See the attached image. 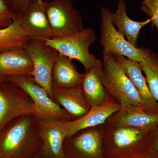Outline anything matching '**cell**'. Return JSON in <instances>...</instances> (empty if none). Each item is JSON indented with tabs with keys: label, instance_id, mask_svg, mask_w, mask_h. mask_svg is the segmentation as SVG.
Instances as JSON below:
<instances>
[{
	"label": "cell",
	"instance_id": "cell-13",
	"mask_svg": "<svg viewBox=\"0 0 158 158\" xmlns=\"http://www.w3.org/2000/svg\"><path fill=\"white\" fill-rule=\"evenodd\" d=\"M121 108V106L110 96L104 103L92 107L88 113L81 118L64 123L63 130L65 138L84 129L104 125L107 119Z\"/></svg>",
	"mask_w": 158,
	"mask_h": 158
},
{
	"label": "cell",
	"instance_id": "cell-5",
	"mask_svg": "<svg viewBox=\"0 0 158 158\" xmlns=\"http://www.w3.org/2000/svg\"><path fill=\"white\" fill-rule=\"evenodd\" d=\"M28 115H37L28 94L9 81L0 84V131L15 118Z\"/></svg>",
	"mask_w": 158,
	"mask_h": 158
},
{
	"label": "cell",
	"instance_id": "cell-9",
	"mask_svg": "<svg viewBox=\"0 0 158 158\" xmlns=\"http://www.w3.org/2000/svg\"><path fill=\"white\" fill-rule=\"evenodd\" d=\"M104 125L81 130L63 144L65 158H105L103 146Z\"/></svg>",
	"mask_w": 158,
	"mask_h": 158
},
{
	"label": "cell",
	"instance_id": "cell-15",
	"mask_svg": "<svg viewBox=\"0 0 158 158\" xmlns=\"http://www.w3.org/2000/svg\"><path fill=\"white\" fill-rule=\"evenodd\" d=\"M105 124L153 132L158 127V115L148 113L142 109L121 107L107 119Z\"/></svg>",
	"mask_w": 158,
	"mask_h": 158
},
{
	"label": "cell",
	"instance_id": "cell-6",
	"mask_svg": "<svg viewBox=\"0 0 158 158\" xmlns=\"http://www.w3.org/2000/svg\"><path fill=\"white\" fill-rule=\"evenodd\" d=\"M45 7L52 38L68 37L84 28L81 15L74 8L72 0L46 2Z\"/></svg>",
	"mask_w": 158,
	"mask_h": 158
},
{
	"label": "cell",
	"instance_id": "cell-21",
	"mask_svg": "<svg viewBox=\"0 0 158 158\" xmlns=\"http://www.w3.org/2000/svg\"><path fill=\"white\" fill-rule=\"evenodd\" d=\"M22 17L17 16L7 27L0 28V53L23 48L29 40L22 28Z\"/></svg>",
	"mask_w": 158,
	"mask_h": 158
},
{
	"label": "cell",
	"instance_id": "cell-16",
	"mask_svg": "<svg viewBox=\"0 0 158 158\" xmlns=\"http://www.w3.org/2000/svg\"><path fill=\"white\" fill-rule=\"evenodd\" d=\"M52 96L53 100L67 111L72 120L81 118L91 108L84 96L81 86L70 88L52 87Z\"/></svg>",
	"mask_w": 158,
	"mask_h": 158
},
{
	"label": "cell",
	"instance_id": "cell-17",
	"mask_svg": "<svg viewBox=\"0 0 158 158\" xmlns=\"http://www.w3.org/2000/svg\"><path fill=\"white\" fill-rule=\"evenodd\" d=\"M102 72L103 63L101 62L84 73L81 87L91 107L103 104L110 97L103 83Z\"/></svg>",
	"mask_w": 158,
	"mask_h": 158
},
{
	"label": "cell",
	"instance_id": "cell-14",
	"mask_svg": "<svg viewBox=\"0 0 158 158\" xmlns=\"http://www.w3.org/2000/svg\"><path fill=\"white\" fill-rule=\"evenodd\" d=\"M113 57L121 65L125 73L135 86L143 110L148 113L158 115V103L151 93L146 79L142 74L140 63L122 56Z\"/></svg>",
	"mask_w": 158,
	"mask_h": 158
},
{
	"label": "cell",
	"instance_id": "cell-26",
	"mask_svg": "<svg viewBox=\"0 0 158 158\" xmlns=\"http://www.w3.org/2000/svg\"><path fill=\"white\" fill-rule=\"evenodd\" d=\"M150 143L152 150L156 155L158 157V127L152 134Z\"/></svg>",
	"mask_w": 158,
	"mask_h": 158
},
{
	"label": "cell",
	"instance_id": "cell-8",
	"mask_svg": "<svg viewBox=\"0 0 158 158\" xmlns=\"http://www.w3.org/2000/svg\"><path fill=\"white\" fill-rule=\"evenodd\" d=\"M23 48L33 63L32 77L52 99V75L59 52L41 40H29Z\"/></svg>",
	"mask_w": 158,
	"mask_h": 158
},
{
	"label": "cell",
	"instance_id": "cell-11",
	"mask_svg": "<svg viewBox=\"0 0 158 158\" xmlns=\"http://www.w3.org/2000/svg\"><path fill=\"white\" fill-rule=\"evenodd\" d=\"M45 6L46 2L42 0H31L23 15L22 28L29 40L43 41L52 38Z\"/></svg>",
	"mask_w": 158,
	"mask_h": 158
},
{
	"label": "cell",
	"instance_id": "cell-1",
	"mask_svg": "<svg viewBox=\"0 0 158 158\" xmlns=\"http://www.w3.org/2000/svg\"><path fill=\"white\" fill-rule=\"evenodd\" d=\"M37 117L15 118L0 131V158H33L41 151L42 142Z\"/></svg>",
	"mask_w": 158,
	"mask_h": 158
},
{
	"label": "cell",
	"instance_id": "cell-24",
	"mask_svg": "<svg viewBox=\"0 0 158 158\" xmlns=\"http://www.w3.org/2000/svg\"><path fill=\"white\" fill-rule=\"evenodd\" d=\"M17 16L8 8L3 0H0V28L9 27Z\"/></svg>",
	"mask_w": 158,
	"mask_h": 158
},
{
	"label": "cell",
	"instance_id": "cell-20",
	"mask_svg": "<svg viewBox=\"0 0 158 158\" xmlns=\"http://www.w3.org/2000/svg\"><path fill=\"white\" fill-rule=\"evenodd\" d=\"M117 10L112 13L111 21L114 26L118 27V32L131 45L138 48V39L141 28L151 22L148 19L143 22L133 20L128 16L126 12L127 6L123 0H118Z\"/></svg>",
	"mask_w": 158,
	"mask_h": 158
},
{
	"label": "cell",
	"instance_id": "cell-10",
	"mask_svg": "<svg viewBox=\"0 0 158 158\" xmlns=\"http://www.w3.org/2000/svg\"><path fill=\"white\" fill-rule=\"evenodd\" d=\"M7 79L22 88L31 97L37 110L36 117L67 121L72 120L67 111L52 99L44 88L32 77L16 76L7 77Z\"/></svg>",
	"mask_w": 158,
	"mask_h": 158
},
{
	"label": "cell",
	"instance_id": "cell-2",
	"mask_svg": "<svg viewBox=\"0 0 158 158\" xmlns=\"http://www.w3.org/2000/svg\"><path fill=\"white\" fill-rule=\"evenodd\" d=\"M153 132L104 124L103 146L105 158H134L150 152Z\"/></svg>",
	"mask_w": 158,
	"mask_h": 158
},
{
	"label": "cell",
	"instance_id": "cell-7",
	"mask_svg": "<svg viewBox=\"0 0 158 158\" xmlns=\"http://www.w3.org/2000/svg\"><path fill=\"white\" fill-rule=\"evenodd\" d=\"M101 16L100 41L103 54L122 56L140 62L144 59V48L131 45L115 28L111 21L112 12L103 7H100Z\"/></svg>",
	"mask_w": 158,
	"mask_h": 158
},
{
	"label": "cell",
	"instance_id": "cell-29",
	"mask_svg": "<svg viewBox=\"0 0 158 158\" xmlns=\"http://www.w3.org/2000/svg\"><path fill=\"white\" fill-rule=\"evenodd\" d=\"M8 81L7 77H0V84Z\"/></svg>",
	"mask_w": 158,
	"mask_h": 158
},
{
	"label": "cell",
	"instance_id": "cell-3",
	"mask_svg": "<svg viewBox=\"0 0 158 158\" xmlns=\"http://www.w3.org/2000/svg\"><path fill=\"white\" fill-rule=\"evenodd\" d=\"M102 81L109 96L121 107L142 109L135 86L113 55L103 54Z\"/></svg>",
	"mask_w": 158,
	"mask_h": 158
},
{
	"label": "cell",
	"instance_id": "cell-19",
	"mask_svg": "<svg viewBox=\"0 0 158 158\" xmlns=\"http://www.w3.org/2000/svg\"><path fill=\"white\" fill-rule=\"evenodd\" d=\"M84 74L77 70L72 59L61 53L59 54L52 75V87L70 88L81 86Z\"/></svg>",
	"mask_w": 158,
	"mask_h": 158
},
{
	"label": "cell",
	"instance_id": "cell-4",
	"mask_svg": "<svg viewBox=\"0 0 158 158\" xmlns=\"http://www.w3.org/2000/svg\"><path fill=\"white\" fill-rule=\"evenodd\" d=\"M96 39L95 31L89 27L71 36L50 38L43 41L59 53L78 60L85 67V70H87L101 62L89 51V47Z\"/></svg>",
	"mask_w": 158,
	"mask_h": 158
},
{
	"label": "cell",
	"instance_id": "cell-23",
	"mask_svg": "<svg viewBox=\"0 0 158 158\" xmlns=\"http://www.w3.org/2000/svg\"><path fill=\"white\" fill-rule=\"evenodd\" d=\"M141 9L149 16L152 25L158 31V0H142Z\"/></svg>",
	"mask_w": 158,
	"mask_h": 158
},
{
	"label": "cell",
	"instance_id": "cell-28",
	"mask_svg": "<svg viewBox=\"0 0 158 158\" xmlns=\"http://www.w3.org/2000/svg\"><path fill=\"white\" fill-rule=\"evenodd\" d=\"M33 158H47L43 154L42 152H41V151L37 155L35 156Z\"/></svg>",
	"mask_w": 158,
	"mask_h": 158
},
{
	"label": "cell",
	"instance_id": "cell-27",
	"mask_svg": "<svg viewBox=\"0 0 158 158\" xmlns=\"http://www.w3.org/2000/svg\"><path fill=\"white\" fill-rule=\"evenodd\" d=\"M134 158H158L157 156L152 150L150 152Z\"/></svg>",
	"mask_w": 158,
	"mask_h": 158
},
{
	"label": "cell",
	"instance_id": "cell-22",
	"mask_svg": "<svg viewBox=\"0 0 158 158\" xmlns=\"http://www.w3.org/2000/svg\"><path fill=\"white\" fill-rule=\"evenodd\" d=\"M144 59L139 62L151 93L158 103V55L148 48H144Z\"/></svg>",
	"mask_w": 158,
	"mask_h": 158
},
{
	"label": "cell",
	"instance_id": "cell-12",
	"mask_svg": "<svg viewBox=\"0 0 158 158\" xmlns=\"http://www.w3.org/2000/svg\"><path fill=\"white\" fill-rule=\"evenodd\" d=\"M67 121L37 117V125L42 142L41 152L47 158H65L63 130Z\"/></svg>",
	"mask_w": 158,
	"mask_h": 158
},
{
	"label": "cell",
	"instance_id": "cell-25",
	"mask_svg": "<svg viewBox=\"0 0 158 158\" xmlns=\"http://www.w3.org/2000/svg\"><path fill=\"white\" fill-rule=\"evenodd\" d=\"M8 8L17 16L23 17L31 0H3Z\"/></svg>",
	"mask_w": 158,
	"mask_h": 158
},
{
	"label": "cell",
	"instance_id": "cell-18",
	"mask_svg": "<svg viewBox=\"0 0 158 158\" xmlns=\"http://www.w3.org/2000/svg\"><path fill=\"white\" fill-rule=\"evenodd\" d=\"M33 72V63L23 48L0 53V77H32Z\"/></svg>",
	"mask_w": 158,
	"mask_h": 158
}]
</instances>
